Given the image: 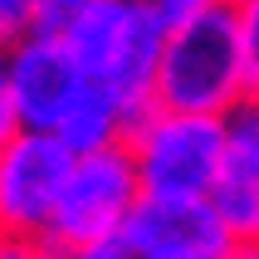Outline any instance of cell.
<instances>
[{
	"mask_svg": "<svg viewBox=\"0 0 259 259\" xmlns=\"http://www.w3.org/2000/svg\"><path fill=\"white\" fill-rule=\"evenodd\" d=\"M0 259H64V245L49 235H0Z\"/></svg>",
	"mask_w": 259,
	"mask_h": 259,
	"instance_id": "cell-11",
	"label": "cell"
},
{
	"mask_svg": "<svg viewBox=\"0 0 259 259\" xmlns=\"http://www.w3.org/2000/svg\"><path fill=\"white\" fill-rule=\"evenodd\" d=\"M5 83H10L25 127H59V117L69 113V103L83 93L88 73L73 59V49L54 34H20L5 44Z\"/></svg>",
	"mask_w": 259,
	"mask_h": 259,
	"instance_id": "cell-5",
	"label": "cell"
},
{
	"mask_svg": "<svg viewBox=\"0 0 259 259\" xmlns=\"http://www.w3.org/2000/svg\"><path fill=\"white\" fill-rule=\"evenodd\" d=\"M142 0H78V15L64 29V44L83 64L88 78H108L137 29Z\"/></svg>",
	"mask_w": 259,
	"mask_h": 259,
	"instance_id": "cell-7",
	"label": "cell"
},
{
	"mask_svg": "<svg viewBox=\"0 0 259 259\" xmlns=\"http://www.w3.org/2000/svg\"><path fill=\"white\" fill-rule=\"evenodd\" d=\"M157 103L181 108V113H215V117H230L235 108L249 103L235 0L210 15H196L186 25H171L157 69Z\"/></svg>",
	"mask_w": 259,
	"mask_h": 259,
	"instance_id": "cell-1",
	"label": "cell"
},
{
	"mask_svg": "<svg viewBox=\"0 0 259 259\" xmlns=\"http://www.w3.org/2000/svg\"><path fill=\"white\" fill-rule=\"evenodd\" d=\"M220 5H230V0H152V10H157L166 25H186V20L210 15V10H220Z\"/></svg>",
	"mask_w": 259,
	"mask_h": 259,
	"instance_id": "cell-14",
	"label": "cell"
},
{
	"mask_svg": "<svg viewBox=\"0 0 259 259\" xmlns=\"http://www.w3.org/2000/svg\"><path fill=\"white\" fill-rule=\"evenodd\" d=\"M73 15H78V0H44L29 34H54V39H64V29H69Z\"/></svg>",
	"mask_w": 259,
	"mask_h": 259,
	"instance_id": "cell-13",
	"label": "cell"
},
{
	"mask_svg": "<svg viewBox=\"0 0 259 259\" xmlns=\"http://www.w3.org/2000/svg\"><path fill=\"white\" fill-rule=\"evenodd\" d=\"M235 10H240V44H245L249 103H259V0H235Z\"/></svg>",
	"mask_w": 259,
	"mask_h": 259,
	"instance_id": "cell-10",
	"label": "cell"
},
{
	"mask_svg": "<svg viewBox=\"0 0 259 259\" xmlns=\"http://www.w3.org/2000/svg\"><path fill=\"white\" fill-rule=\"evenodd\" d=\"M54 132L73 147V157H83V152H103V147H122L127 132H132V117L108 83L88 78L83 93L69 103V113L59 117Z\"/></svg>",
	"mask_w": 259,
	"mask_h": 259,
	"instance_id": "cell-8",
	"label": "cell"
},
{
	"mask_svg": "<svg viewBox=\"0 0 259 259\" xmlns=\"http://www.w3.org/2000/svg\"><path fill=\"white\" fill-rule=\"evenodd\" d=\"M64 259H137L132 254V245L117 235V240H93V245H73L64 249Z\"/></svg>",
	"mask_w": 259,
	"mask_h": 259,
	"instance_id": "cell-16",
	"label": "cell"
},
{
	"mask_svg": "<svg viewBox=\"0 0 259 259\" xmlns=\"http://www.w3.org/2000/svg\"><path fill=\"white\" fill-rule=\"evenodd\" d=\"M215 259H259V245H249V240H230Z\"/></svg>",
	"mask_w": 259,
	"mask_h": 259,
	"instance_id": "cell-17",
	"label": "cell"
},
{
	"mask_svg": "<svg viewBox=\"0 0 259 259\" xmlns=\"http://www.w3.org/2000/svg\"><path fill=\"white\" fill-rule=\"evenodd\" d=\"M142 176L132 161V147H103V152H83L73 157V171L64 181L49 240H59L64 249L93 245V240H117L127 230L132 210L142 205Z\"/></svg>",
	"mask_w": 259,
	"mask_h": 259,
	"instance_id": "cell-3",
	"label": "cell"
},
{
	"mask_svg": "<svg viewBox=\"0 0 259 259\" xmlns=\"http://www.w3.org/2000/svg\"><path fill=\"white\" fill-rule=\"evenodd\" d=\"M39 5L44 0H0V39L10 44V39H20V34H29Z\"/></svg>",
	"mask_w": 259,
	"mask_h": 259,
	"instance_id": "cell-12",
	"label": "cell"
},
{
	"mask_svg": "<svg viewBox=\"0 0 259 259\" xmlns=\"http://www.w3.org/2000/svg\"><path fill=\"white\" fill-rule=\"evenodd\" d=\"M73 171V147L49 127H25L0 147V235H49Z\"/></svg>",
	"mask_w": 259,
	"mask_h": 259,
	"instance_id": "cell-4",
	"label": "cell"
},
{
	"mask_svg": "<svg viewBox=\"0 0 259 259\" xmlns=\"http://www.w3.org/2000/svg\"><path fill=\"white\" fill-rule=\"evenodd\" d=\"M0 59H5V39H0Z\"/></svg>",
	"mask_w": 259,
	"mask_h": 259,
	"instance_id": "cell-19",
	"label": "cell"
},
{
	"mask_svg": "<svg viewBox=\"0 0 259 259\" xmlns=\"http://www.w3.org/2000/svg\"><path fill=\"white\" fill-rule=\"evenodd\" d=\"M122 240L132 254L147 249H186V254L215 259L230 245V230L220 220L210 196H142V205L132 210Z\"/></svg>",
	"mask_w": 259,
	"mask_h": 259,
	"instance_id": "cell-6",
	"label": "cell"
},
{
	"mask_svg": "<svg viewBox=\"0 0 259 259\" xmlns=\"http://www.w3.org/2000/svg\"><path fill=\"white\" fill-rule=\"evenodd\" d=\"M147 196H210L225 171V117L152 103L127 132Z\"/></svg>",
	"mask_w": 259,
	"mask_h": 259,
	"instance_id": "cell-2",
	"label": "cell"
},
{
	"mask_svg": "<svg viewBox=\"0 0 259 259\" xmlns=\"http://www.w3.org/2000/svg\"><path fill=\"white\" fill-rule=\"evenodd\" d=\"M20 132H25V117H20V103H15L10 83H5V69H0V147L15 142Z\"/></svg>",
	"mask_w": 259,
	"mask_h": 259,
	"instance_id": "cell-15",
	"label": "cell"
},
{
	"mask_svg": "<svg viewBox=\"0 0 259 259\" xmlns=\"http://www.w3.org/2000/svg\"><path fill=\"white\" fill-rule=\"evenodd\" d=\"M137 259H201V254H186V249H147Z\"/></svg>",
	"mask_w": 259,
	"mask_h": 259,
	"instance_id": "cell-18",
	"label": "cell"
},
{
	"mask_svg": "<svg viewBox=\"0 0 259 259\" xmlns=\"http://www.w3.org/2000/svg\"><path fill=\"white\" fill-rule=\"evenodd\" d=\"M230 240L259 245V171H220V186L210 191Z\"/></svg>",
	"mask_w": 259,
	"mask_h": 259,
	"instance_id": "cell-9",
	"label": "cell"
}]
</instances>
